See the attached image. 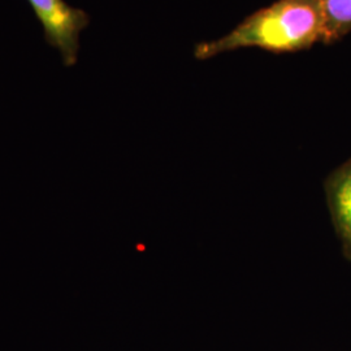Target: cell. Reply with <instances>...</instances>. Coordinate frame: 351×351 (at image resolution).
Returning a JSON list of instances; mask_svg holds the SVG:
<instances>
[{
  "label": "cell",
  "instance_id": "cell-1",
  "mask_svg": "<svg viewBox=\"0 0 351 351\" xmlns=\"http://www.w3.org/2000/svg\"><path fill=\"white\" fill-rule=\"evenodd\" d=\"M326 43V20L322 0H277L245 19L224 37L198 43L194 56L211 59L229 51L258 47L284 53Z\"/></svg>",
  "mask_w": 351,
  "mask_h": 351
},
{
  "label": "cell",
  "instance_id": "cell-3",
  "mask_svg": "<svg viewBox=\"0 0 351 351\" xmlns=\"http://www.w3.org/2000/svg\"><path fill=\"white\" fill-rule=\"evenodd\" d=\"M326 43L336 42L351 30V0H322Z\"/></svg>",
  "mask_w": 351,
  "mask_h": 351
},
{
  "label": "cell",
  "instance_id": "cell-2",
  "mask_svg": "<svg viewBox=\"0 0 351 351\" xmlns=\"http://www.w3.org/2000/svg\"><path fill=\"white\" fill-rule=\"evenodd\" d=\"M26 1L42 26L47 45L60 53L64 66H75L80 52V36L90 24V16L65 0Z\"/></svg>",
  "mask_w": 351,
  "mask_h": 351
},
{
  "label": "cell",
  "instance_id": "cell-4",
  "mask_svg": "<svg viewBox=\"0 0 351 351\" xmlns=\"http://www.w3.org/2000/svg\"><path fill=\"white\" fill-rule=\"evenodd\" d=\"M335 211L341 230L351 241V164L336 182Z\"/></svg>",
  "mask_w": 351,
  "mask_h": 351
}]
</instances>
